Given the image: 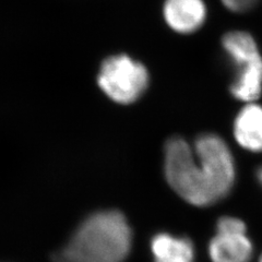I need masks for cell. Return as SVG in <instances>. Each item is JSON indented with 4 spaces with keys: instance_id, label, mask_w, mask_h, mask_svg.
<instances>
[{
    "instance_id": "1",
    "label": "cell",
    "mask_w": 262,
    "mask_h": 262,
    "mask_svg": "<svg viewBox=\"0 0 262 262\" xmlns=\"http://www.w3.org/2000/svg\"><path fill=\"white\" fill-rule=\"evenodd\" d=\"M165 177L182 199L195 207H208L224 199L235 183L233 154L222 138L206 134L193 149L183 138L165 145Z\"/></svg>"
},
{
    "instance_id": "2",
    "label": "cell",
    "mask_w": 262,
    "mask_h": 262,
    "mask_svg": "<svg viewBox=\"0 0 262 262\" xmlns=\"http://www.w3.org/2000/svg\"><path fill=\"white\" fill-rule=\"evenodd\" d=\"M133 233L119 211H103L88 217L56 262H124L131 248Z\"/></svg>"
},
{
    "instance_id": "3",
    "label": "cell",
    "mask_w": 262,
    "mask_h": 262,
    "mask_svg": "<svg viewBox=\"0 0 262 262\" xmlns=\"http://www.w3.org/2000/svg\"><path fill=\"white\" fill-rule=\"evenodd\" d=\"M222 45L236 69L231 93L239 101L255 102L262 92V56L255 39L249 33L233 31L224 35Z\"/></svg>"
},
{
    "instance_id": "4",
    "label": "cell",
    "mask_w": 262,
    "mask_h": 262,
    "mask_svg": "<svg viewBox=\"0 0 262 262\" xmlns=\"http://www.w3.org/2000/svg\"><path fill=\"white\" fill-rule=\"evenodd\" d=\"M97 82L102 91L114 102L131 104L145 92L149 73L141 62L127 55H117L103 61Z\"/></svg>"
},
{
    "instance_id": "5",
    "label": "cell",
    "mask_w": 262,
    "mask_h": 262,
    "mask_svg": "<svg viewBox=\"0 0 262 262\" xmlns=\"http://www.w3.org/2000/svg\"><path fill=\"white\" fill-rule=\"evenodd\" d=\"M213 262H249L252 244L246 235V225L237 217L224 216L219 220L216 234L209 245Z\"/></svg>"
},
{
    "instance_id": "6",
    "label": "cell",
    "mask_w": 262,
    "mask_h": 262,
    "mask_svg": "<svg viewBox=\"0 0 262 262\" xmlns=\"http://www.w3.org/2000/svg\"><path fill=\"white\" fill-rule=\"evenodd\" d=\"M163 14L167 26L180 34H191L207 19V6L203 0H165Z\"/></svg>"
},
{
    "instance_id": "7",
    "label": "cell",
    "mask_w": 262,
    "mask_h": 262,
    "mask_svg": "<svg viewBox=\"0 0 262 262\" xmlns=\"http://www.w3.org/2000/svg\"><path fill=\"white\" fill-rule=\"evenodd\" d=\"M234 136L244 149L262 152V106L248 103L243 107L235 119Z\"/></svg>"
},
{
    "instance_id": "8",
    "label": "cell",
    "mask_w": 262,
    "mask_h": 262,
    "mask_svg": "<svg viewBox=\"0 0 262 262\" xmlns=\"http://www.w3.org/2000/svg\"><path fill=\"white\" fill-rule=\"evenodd\" d=\"M154 262H193L194 250L190 239L166 233L158 234L151 242Z\"/></svg>"
},
{
    "instance_id": "9",
    "label": "cell",
    "mask_w": 262,
    "mask_h": 262,
    "mask_svg": "<svg viewBox=\"0 0 262 262\" xmlns=\"http://www.w3.org/2000/svg\"><path fill=\"white\" fill-rule=\"evenodd\" d=\"M258 0H222L223 5L233 12H245L252 9Z\"/></svg>"
},
{
    "instance_id": "10",
    "label": "cell",
    "mask_w": 262,
    "mask_h": 262,
    "mask_svg": "<svg viewBox=\"0 0 262 262\" xmlns=\"http://www.w3.org/2000/svg\"><path fill=\"white\" fill-rule=\"evenodd\" d=\"M257 177H258V180L260 182V184L262 185V166H260L257 170Z\"/></svg>"
},
{
    "instance_id": "11",
    "label": "cell",
    "mask_w": 262,
    "mask_h": 262,
    "mask_svg": "<svg viewBox=\"0 0 262 262\" xmlns=\"http://www.w3.org/2000/svg\"><path fill=\"white\" fill-rule=\"evenodd\" d=\"M258 262H262V255H261V257H260V259H259Z\"/></svg>"
}]
</instances>
